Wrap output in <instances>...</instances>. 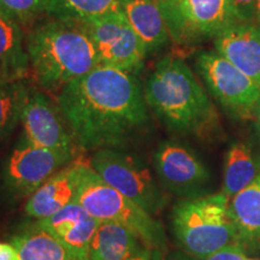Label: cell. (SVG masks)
<instances>
[{"label": "cell", "instance_id": "13", "mask_svg": "<svg viewBox=\"0 0 260 260\" xmlns=\"http://www.w3.org/2000/svg\"><path fill=\"white\" fill-rule=\"evenodd\" d=\"M37 223L67 247L77 260H90V246L100 220L76 201Z\"/></svg>", "mask_w": 260, "mask_h": 260}, {"label": "cell", "instance_id": "29", "mask_svg": "<svg viewBox=\"0 0 260 260\" xmlns=\"http://www.w3.org/2000/svg\"><path fill=\"white\" fill-rule=\"evenodd\" d=\"M255 22L260 23V0H256L255 6Z\"/></svg>", "mask_w": 260, "mask_h": 260}, {"label": "cell", "instance_id": "28", "mask_svg": "<svg viewBox=\"0 0 260 260\" xmlns=\"http://www.w3.org/2000/svg\"><path fill=\"white\" fill-rule=\"evenodd\" d=\"M152 260H165L164 253H161L159 251H153V254H152Z\"/></svg>", "mask_w": 260, "mask_h": 260}, {"label": "cell", "instance_id": "18", "mask_svg": "<svg viewBox=\"0 0 260 260\" xmlns=\"http://www.w3.org/2000/svg\"><path fill=\"white\" fill-rule=\"evenodd\" d=\"M121 11L149 53H155L170 40L160 0H123Z\"/></svg>", "mask_w": 260, "mask_h": 260}, {"label": "cell", "instance_id": "10", "mask_svg": "<svg viewBox=\"0 0 260 260\" xmlns=\"http://www.w3.org/2000/svg\"><path fill=\"white\" fill-rule=\"evenodd\" d=\"M95 45L100 65L138 75L148 52L122 11L82 23Z\"/></svg>", "mask_w": 260, "mask_h": 260}, {"label": "cell", "instance_id": "26", "mask_svg": "<svg viewBox=\"0 0 260 260\" xmlns=\"http://www.w3.org/2000/svg\"><path fill=\"white\" fill-rule=\"evenodd\" d=\"M203 260H247L246 249L240 245H232L213 253Z\"/></svg>", "mask_w": 260, "mask_h": 260}, {"label": "cell", "instance_id": "31", "mask_svg": "<svg viewBox=\"0 0 260 260\" xmlns=\"http://www.w3.org/2000/svg\"><path fill=\"white\" fill-rule=\"evenodd\" d=\"M247 260H256V259H248V258H247Z\"/></svg>", "mask_w": 260, "mask_h": 260}, {"label": "cell", "instance_id": "1", "mask_svg": "<svg viewBox=\"0 0 260 260\" xmlns=\"http://www.w3.org/2000/svg\"><path fill=\"white\" fill-rule=\"evenodd\" d=\"M57 104L77 147L125 149L149 124L138 75L98 65L64 87Z\"/></svg>", "mask_w": 260, "mask_h": 260}, {"label": "cell", "instance_id": "20", "mask_svg": "<svg viewBox=\"0 0 260 260\" xmlns=\"http://www.w3.org/2000/svg\"><path fill=\"white\" fill-rule=\"evenodd\" d=\"M239 233V245L246 252L260 249V174L229 201Z\"/></svg>", "mask_w": 260, "mask_h": 260}, {"label": "cell", "instance_id": "8", "mask_svg": "<svg viewBox=\"0 0 260 260\" xmlns=\"http://www.w3.org/2000/svg\"><path fill=\"white\" fill-rule=\"evenodd\" d=\"M169 37L189 47L214 40L235 24L229 0H160Z\"/></svg>", "mask_w": 260, "mask_h": 260}, {"label": "cell", "instance_id": "27", "mask_svg": "<svg viewBox=\"0 0 260 260\" xmlns=\"http://www.w3.org/2000/svg\"><path fill=\"white\" fill-rule=\"evenodd\" d=\"M0 260H21V256L11 242H0Z\"/></svg>", "mask_w": 260, "mask_h": 260}, {"label": "cell", "instance_id": "21", "mask_svg": "<svg viewBox=\"0 0 260 260\" xmlns=\"http://www.w3.org/2000/svg\"><path fill=\"white\" fill-rule=\"evenodd\" d=\"M21 260H77L57 237L35 222L10 237Z\"/></svg>", "mask_w": 260, "mask_h": 260}, {"label": "cell", "instance_id": "15", "mask_svg": "<svg viewBox=\"0 0 260 260\" xmlns=\"http://www.w3.org/2000/svg\"><path fill=\"white\" fill-rule=\"evenodd\" d=\"M82 160H73L45 182L25 203V213L35 219L52 216L76 201Z\"/></svg>", "mask_w": 260, "mask_h": 260}, {"label": "cell", "instance_id": "7", "mask_svg": "<svg viewBox=\"0 0 260 260\" xmlns=\"http://www.w3.org/2000/svg\"><path fill=\"white\" fill-rule=\"evenodd\" d=\"M89 164L109 186L125 195L152 216L158 214L168 205V195L162 193L151 170L136 155L125 149H98L94 151Z\"/></svg>", "mask_w": 260, "mask_h": 260}, {"label": "cell", "instance_id": "17", "mask_svg": "<svg viewBox=\"0 0 260 260\" xmlns=\"http://www.w3.org/2000/svg\"><path fill=\"white\" fill-rule=\"evenodd\" d=\"M152 254L138 235L111 222L100 223L90 246V260H152Z\"/></svg>", "mask_w": 260, "mask_h": 260}, {"label": "cell", "instance_id": "19", "mask_svg": "<svg viewBox=\"0 0 260 260\" xmlns=\"http://www.w3.org/2000/svg\"><path fill=\"white\" fill-rule=\"evenodd\" d=\"M29 75L23 28L0 11V82L27 80Z\"/></svg>", "mask_w": 260, "mask_h": 260}, {"label": "cell", "instance_id": "5", "mask_svg": "<svg viewBox=\"0 0 260 260\" xmlns=\"http://www.w3.org/2000/svg\"><path fill=\"white\" fill-rule=\"evenodd\" d=\"M76 203L100 222H111L126 228L152 251H168V239L161 223L125 195L109 186L94 171L92 165L83 160Z\"/></svg>", "mask_w": 260, "mask_h": 260}, {"label": "cell", "instance_id": "4", "mask_svg": "<svg viewBox=\"0 0 260 260\" xmlns=\"http://www.w3.org/2000/svg\"><path fill=\"white\" fill-rule=\"evenodd\" d=\"M222 191L182 199L171 212V230L178 246L203 260L228 246L239 245V233Z\"/></svg>", "mask_w": 260, "mask_h": 260}, {"label": "cell", "instance_id": "3", "mask_svg": "<svg viewBox=\"0 0 260 260\" xmlns=\"http://www.w3.org/2000/svg\"><path fill=\"white\" fill-rule=\"evenodd\" d=\"M30 74L41 89L59 93L100 65L95 45L82 23L52 18L25 35Z\"/></svg>", "mask_w": 260, "mask_h": 260}, {"label": "cell", "instance_id": "11", "mask_svg": "<svg viewBox=\"0 0 260 260\" xmlns=\"http://www.w3.org/2000/svg\"><path fill=\"white\" fill-rule=\"evenodd\" d=\"M155 174L162 188L183 199L207 195L211 174L193 149L165 140L153 154Z\"/></svg>", "mask_w": 260, "mask_h": 260}, {"label": "cell", "instance_id": "6", "mask_svg": "<svg viewBox=\"0 0 260 260\" xmlns=\"http://www.w3.org/2000/svg\"><path fill=\"white\" fill-rule=\"evenodd\" d=\"M195 69L214 100L234 119L255 118L260 105V87L216 50L203 51Z\"/></svg>", "mask_w": 260, "mask_h": 260}, {"label": "cell", "instance_id": "12", "mask_svg": "<svg viewBox=\"0 0 260 260\" xmlns=\"http://www.w3.org/2000/svg\"><path fill=\"white\" fill-rule=\"evenodd\" d=\"M22 141L38 147L74 152L77 147L58 104L45 92L30 88L21 117Z\"/></svg>", "mask_w": 260, "mask_h": 260}, {"label": "cell", "instance_id": "2", "mask_svg": "<svg viewBox=\"0 0 260 260\" xmlns=\"http://www.w3.org/2000/svg\"><path fill=\"white\" fill-rule=\"evenodd\" d=\"M148 109L169 130L210 139L220 128L219 115L203 84L180 57L155 64L144 84Z\"/></svg>", "mask_w": 260, "mask_h": 260}, {"label": "cell", "instance_id": "25", "mask_svg": "<svg viewBox=\"0 0 260 260\" xmlns=\"http://www.w3.org/2000/svg\"><path fill=\"white\" fill-rule=\"evenodd\" d=\"M236 23L255 21L256 0H229Z\"/></svg>", "mask_w": 260, "mask_h": 260}, {"label": "cell", "instance_id": "9", "mask_svg": "<svg viewBox=\"0 0 260 260\" xmlns=\"http://www.w3.org/2000/svg\"><path fill=\"white\" fill-rule=\"evenodd\" d=\"M74 152L19 141L3 168L2 186L12 200L29 199L47 180L73 161Z\"/></svg>", "mask_w": 260, "mask_h": 260}, {"label": "cell", "instance_id": "16", "mask_svg": "<svg viewBox=\"0 0 260 260\" xmlns=\"http://www.w3.org/2000/svg\"><path fill=\"white\" fill-rule=\"evenodd\" d=\"M260 174V128L243 139L235 140L224 159L222 193L233 198Z\"/></svg>", "mask_w": 260, "mask_h": 260}, {"label": "cell", "instance_id": "14", "mask_svg": "<svg viewBox=\"0 0 260 260\" xmlns=\"http://www.w3.org/2000/svg\"><path fill=\"white\" fill-rule=\"evenodd\" d=\"M214 50L260 87V23L230 25L213 40Z\"/></svg>", "mask_w": 260, "mask_h": 260}, {"label": "cell", "instance_id": "24", "mask_svg": "<svg viewBox=\"0 0 260 260\" xmlns=\"http://www.w3.org/2000/svg\"><path fill=\"white\" fill-rule=\"evenodd\" d=\"M50 0H0V11L21 25L29 27L42 15H47Z\"/></svg>", "mask_w": 260, "mask_h": 260}, {"label": "cell", "instance_id": "30", "mask_svg": "<svg viewBox=\"0 0 260 260\" xmlns=\"http://www.w3.org/2000/svg\"><path fill=\"white\" fill-rule=\"evenodd\" d=\"M255 119H256V124H258L259 128H260V105H259V107H258V110H256Z\"/></svg>", "mask_w": 260, "mask_h": 260}, {"label": "cell", "instance_id": "22", "mask_svg": "<svg viewBox=\"0 0 260 260\" xmlns=\"http://www.w3.org/2000/svg\"><path fill=\"white\" fill-rule=\"evenodd\" d=\"M123 0H50L47 15L63 21L87 23L110 12L121 11Z\"/></svg>", "mask_w": 260, "mask_h": 260}, {"label": "cell", "instance_id": "23", "mask_svg": "<svg viewBox=\"0 0 260 260\" xmlns=\"http://www.w3.org/2000/svg\"><path fill=\"white\" fill-rule=\"evenodd\" d=\"M30 88L25 80L0 82V142L21 123Z\"/></svg>", "mask_w": 260, "mask_h": 260}]
</instances>
